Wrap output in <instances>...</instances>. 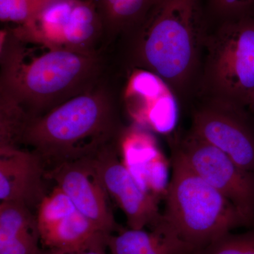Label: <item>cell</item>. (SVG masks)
<instances>
[{
	"instance_id": "cell-8",
	"label": "cell",
	"mask_w": 254,
	"mask_h": 254,
	"mask_svg": "<svg viewBox=\"0 0 254 254\" xmlns=\"http://www.w3.org/2000/svg\"><path fill=\"white\" fill-rule=\"evenodd\" d=\"M179 149L187 163L209 185L236 207L250 224L254 222V175L230 157L190 132Z\"/></svg>"
},
{
	"instance_id": "cell-18",
	"label": "cell",
	"mask_w": 254,
	"mask_h": 254,
	"mask_svg": "<svg viewBox=\"0 0 254 254\" xmlns=\"http://www.w3.org/2000/svg\"><path fill=\"white\" fill-rule=\"evenodd\" d=\"M72 200L59 187H55L38 206L36 220L39 235L76 211Z\"/></svg>"
},
{
	"instance_id": "cell-7",
	"label": "cell",
	"mask_w": 254,
	"mask_h": 254,
	"mask_svg": "<svg viewBox=\"0 0 254 254\" xmlns=\"http://www.w3.org/2000/svg\"><path fill=\"white\" fill-rule=\"evenodd\" d=\"M190 132L254 175V123L247 108L203 98L193 113Z\"/></svg>"
},
{
	"instance_id": "cell-5",
	"label": "cell",
	"mask_w": 254,
	"mask_h": 254,
	"mask_svg": "<svg viewBox=\"0 0 254 254\" xmlns=\"http://www.w3.org/2000/svg\"><path fill=\"white\" fill-rule=\"evenodd\" d=\"M195 90L247 108L254 93V11L210 28Z\"/></svg>"
},
{
	"instance_id": "cell-20",
	"label": "cell",
	"mask_w": 254,
	"mask_h": 254,
	"mask_svg": "<svg viewBox=\"0 0 254 254\" xmlns=\"http://www.w3.org/2000/svg\"><path fill=\"white\" fill-rule=\"evenodd\" d=\"M195 254H254V229L223 235Z\"/></svg>"
},
{
	"instance_id": "cell-2",
	"label": "cell",
	"mask_w": 254,
	"mask_h": 254,
	"mask_svg": "<svg viewBox=\"0 0 254 254\" xmlns=\"http://www.w3.org/2000/svg\"><path fill=\"white\" fill-rule=\"evenodd\" d=\"M210 24L204 0H160L118 46L124 68L151 71L185 98L196 88Z\"/></svg>"
},
{
	"instance_id": "cell-19",
	"label": "cell",
	"mask_w": 254,
	"mask_h": 254,
	"mask_svg": "<svg viewBox=\"0 0 254 254\" xmlns=\"http://www.w3.org/2000/svg\"><path fill=\"white\" fill-rule=\"evenodd\" d=\"M46 0H0V21L3 28L24 26Z\"/></svg>"
},
{
	"instance_id": "cell-11",
	"label": "cell",
	"mask_w": 254,
	"mask_h": 254,
	"mask_svg": "<svg viewBox=\"0 0 254 254\" xmlns=\"http://www.w3.org/2000/svg\"><path fill=\"white\" fill-rule=\"evenodd\" d=\"M47 177L72 200L76 210L107 235L118 230L110 195L100 180L91 156L64 162L48 170Z\"/></svg>"
},
{
	"instance_id": "cell-15",
	"label": "cell",
	"mask_w": 254,
	"mask_h": 254,
	"mask_svg": "<svg viewBox=\"0 0 254 254\" xmlns=\"http://www.w3.org/2000/svg\"><path fill=\"white\" fill-rule=\"evenodd\" d=\"M118 148L122 162L136 182L145 167L163 153L153 132L134 124L120 132Z\"/></svg>"
},
{
	"instance_id": "cell-1",
	"label": "cell",
	"mask_w": 254,
	"mask_h": 254,
	"mask_svg": "<svg viewBox=\"0 0 254 254\" xmlns=\"http://www.w3.org/2000/svg\"><path fill=\"white\" fill-rule=\"evenodd\" d=\"M0 41V104L19 110L28 123L113 72L110 55L58 48L19 28H1Z\"/></svg>"
},
{
	"instance_id": "cell-17",
	"label": "cell",
	"mask_w": 254,
	"mask_h": 254,
	"mask_svg": "<svg viewBox=\"0 0 254 254\" xmlns=\"http://www.w3.org/2000/svg\"><path fill=\"white\" fill-rule=\"evenodd\" d=\"M163 229L160 224L151 232L129 228L118 235H110L107 240V248L112 254H142L162 237Z\"/></svg>"
},
{
	"instance_id": "cell-12",
	"label": "cell",
	"mask_w": 254,
	"mask_h": 254,
	"mask_svg": "<svg viewBox=\"0 0 254 254\" xmlns=\"http://www.w3.org/2000/svg\"><path fill=\"white\" fill-rule=\"evenodd\" d=\"M46 164L31 150L18 148L0 151V199L28 208L46 196Z\"/></svg>"
},
{
	"instance_id": "cell-3",
	"label": "cell",
	"mask_w": 254,
	"mask_h": 254,
	"mask_svg": "<svg viewBox=\"0 0 254 254\" xmlns=\"http://www.w3.org/2000/svg\"><path fill=\"white\" fill-rule=\"evenodd\" d=\"M113 73L90 91L49 113L30 120L21 145L31 148L51 168L92 156L117 141L125 126L120 117V90Z\"/></svg>"
},
{
	"instance_id": "cell-14",
	"label": "cell",
	"mask_w": 254,
	"mask_h": 254,
	"mask_svg": "<svg viewBox=\"0 0 254 254\" xmlns=\"http://www.w3.org/2000/svg\"><path fill=\"white\" fill-rule=\"evenodd\" d=\"M107 235L77 210L40 235L48 250L65 254L107 248Z\"/></svg>"
},
{
	"instance_id": "cell-10",
	"label": "cell",
	"mask_w": 254,
	"mask_h": 254,
	"mask_svg": "<svg viewBox=\"0 0 254 254\" xmlns=\"http://www.w3.org/2000/svg\"><path fill=\"white\" fill-rule=\"evenodd\" d=\"M91 159L105 190L125 213L129 228H153L161 222L160 198L143 190L124 165L118 140L100 148Z\"/></svg>"
},
{
	"instance_id": "cell-24",
	"label": "cell",
	"mask_w": 254,
	"mask_h": 254,
	"mask_svg": "<svg viewBox=\"0 0 254 254\" xmlns=\"http://www.w3.org/2000/svg\"><path fill=\"white\" fill-rule=\"evenodd\" d=\"M247 109H250V110H254V93L253 95L251 96L250 100H249L248 103H247Z\"/></svg>"
},
{
	"instance_id": "cell-21",
	"label": "cell",
	"mask_w": 254,
	"mask_h": 254,
	"mask_svg": "<svg viewBox=\"0 0 254 254\" xmlns=\"http://www.w3.org/2000/svg\"><path fill=\"white\" fill-rule=\"evenodd\" d=\"M204 3L211 23L254 11V0H204Z\"/></svg>"
},
{
	"instance_id": "cell-16",
	"label": "cell",
	"mask_w": 254,
	"mask_h": 254,
	"mask_svg": "<svg viewBox=\"0 0 254 254\" xmlns=\"http://www.w3.org/2000/svg\"><path fill=\"white\" fill-rule=\"evenodd\" d=\"M38 230L36 216L22 203L1 202L0 204V242Z\"/></svg>"
},
{
	"instance_id": "cell-9",
	"label": "cell",
	"mask_w": 254,
	"mask_h": 254,
	"mask_svg": "<svg viewBox=\"0 0 254 254\" xmlns=\"http://www.w3.org/2000/svg\"><path fill=\"white\" fill-rule=\"evenodd\" d=\"M126 81L120 90L121 105L134 125L166 135L176 128L179 98L158 75L140 68H125Z\"/></svg>"
},
{
	"instance_id": "cell-13",
	"label": "cell",
	"mask_w": 254,
	"mask_h": 254,
	"mask_svg": "<svg viewBox=\"0 0 254 254\" xmlns=\"http://www.w3.org/2000/svg\"><path fill=\"white\" fill-rule=\"evenodd\" d=\"M104 28L105 50L111 52L139 28L160 0H93Z\"/></svg>"
},
{
	"instance_id": "cell-23",
	"label": "cell",
	"mask_w": 254,
	"mask_h": 254,
	"mask_svg": "<svg viewBox=\"0 0 254 254\" xmlns=\"http://www.w3.org/2000/svg\"><path fill=\"white\" fill-rule=\"evenodd\" d=\"M38 254H105V250H87L85 252H78V253L73 254H65L63 252H58V251L48 250L44 251H40Z\"/></svg>"
},
{
	"instance_id": "cell-6",
	"label": "cell",
	"mask_w": 254,
	"mask_h": 254,
	"mask_svg": "<svg viewBox=\"0 0 254 254\" xmlns=\"http://www.w3.org/2000/svg\"><path fill=\"white\" fill-rule=\"evenodd\" d=\"M16 28L58 48L107 54L103 22L93 0H46L24 26Z\"/></svg>"
},
{
	"instance_id": "cell-22",
	"label": "cell",
	"mask_w": 254,
	"mask_h": 254,
	"mask_svg": "<svg viewBox=\"0 0 254 254\" xmlns=\"http://www.w3.org/2000/svg\"><path fill=\"white\" fill-rule=\"evenodd\" d=\"M38 230L0 242V254H38Z\"/></svg>"
},
{
	"instance_id": "cell-4",
	"label": "cell",
	"mask_w": 254,
	"mask_h": 254,
	"mask_svg": "<svg viewBox=\"0 0 254 254\" xmlns=\"http://www.w3.org/2000/svg\"><path fill=\"white\" fill-rule=\"evenodd\" d=\"M163 222L198 251L237 227L250 225L231 202L198 175L176 147Z\"/></svg>"
}]
</instances>
